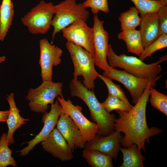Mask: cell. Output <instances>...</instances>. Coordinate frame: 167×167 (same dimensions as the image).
<instances>
[{"instance_id": "cell-13", "label": "cell", "mask_w": 167, "mask_h": 167, "mask_svg": "<svg viewBox=\"0 0 167 167\" xmlns=\"http://www.w3.org/2000/svg\"><path fill=\"white\" fill-rule=\"evenodd\" d=\"M62 31L67 42L82 47L93 57L92 28L89 27L86 22L77 20Z\"/></svg>"}, {"instance_id": "cell-33", "label": "cell", "mask_w": 167, "mask_h": 167, "mask_svg": "<svg viewBox=\"0 0 167 167\" xmlns=\"http://www.w3.org/2000/svg\"><path fill=\"white\" fill-rule=\"evenodd\" d=\"M6 59V57L5 56H0V64L2 62H4L5 61Z\"/></svg>"}, {"instance_id": "cell-22", "label": "cell", "mask_w": 167, "mask_h": 167, "mask_svg": "<svg viewBox=\"0 0 167 167\" xmlns=\"http://www.w3.org/2000/svg\"><path fill=\"white\" fill-rule=\"evenodd\" d=\"M82 156L91 167H113L112 158L95 150L84 148Z\"/></svg>"}, {"instance_id": "cell-11", "label": "cell", "mask_w": 167, "mask_h": 167, "mask_svg": "<svg viewBox=\"0 0 167 167\" xmlns=\"http://www.w3.org/2000/svg\"><path fill=\"white\" fill-rule=\"evenodd\" d=\"M39 47V63L42 81L52 80L53 66H57L60 63L62 51L58 46L49 42L45 38L40 40Z\"/></svg>"}, {"instance_id": "cell-29", "label": "cell", "mask_w": 167, "mask_h": 167, "mask_svg": "<svg viewBox=\"0 0 167 167\" xmlns=\"http://www.w3.org/2000/svg\"><path fill=\"white\" fill-rule=\"evenodd\" d=\"M101 104L109 113L114 110L128 111L131 109L123 100L109 94L106 99Z\"/></svg>"}, {"instance_id": "cell-7", "label": "cell", "mask_w": 167, "mask_h": 167, "mask_svg": "<svg viewBox=\"0 0 167 167\" xmlns=\"http://www.w3.org/2000/svg\"><path fill=\"white\" fill-rule=\"evenodd\" d=\"M62 83L47 80L43 81L36 88H30L25 99L29 101L30 110L36 113L46 112L49 105L53 104L58 96L62 95Z\"/></svg>"}, {"instance_id": "cell-26", "label": "cell", "mask_w": 167, "mask_h": 167, "mask_svg": "<svg viewBox=\"0 0 167 167\" xmlns=\"http://www.w3.org/2000/svg\"><path fill=\"white\" fill-rule=\"evenodd\" d=\"M149 102L153 107L167 116V95L157 91L151 86Z\"/></svg>"}, {"instance_id": "cell-30", "label": "cell", "mask_w": 167, "mask_h": 167, "mask_svg": "<svg viewBox=\"0 0 167 167\" xmlns=\"http://www.w3.org/2000/svg\"><path fill=\"white\" fill-rule=\"evenodd\" d=\"M82 3L85 8H90L94 15H97L100 11L109 12L108 0H86Z\"/></svg>"}, {"instance_id": "cell-8", "label": "cell", "mask_w": 167, "mask_h": 167, "mask_svg": "<svg viewBox=\"0 0 167 167\" xmlns=\"http://www.w3.org/2000/svg\"><path fill=\"white\" fill-rule=\"evenodd\" d=\"M92 29L93 57L95 65L105 72L112 70L108 62L109 34L103 26L104 21L101 20L97 15H94Z\"/></svg>"}, {"instance_id": "cell-21", "label": "cell", "mask_w": 167, "mask_h": 167, "mask_svg": "<svg viewBox=\"0 0 167 167\" xmlns=\"http://www.w3.org/2000/svg\"><path fill=\"white\" fill-rule=\"evenodd\" d=\"M120 151L122 153L123 162L120 167H143V162L145 160L141 154V150L137 145L133 143L129 147H120Z\"/></svg>"}, {"instance_id": "cell-20", "label": "cell", "mask_w": 167, "mask_h": 167, "mask_svg": "<svg viewBox=\"0 0 167 167\" xmlns=\"http://www.w3.org/2000/svg\"><path fill=\"white\" fill-rule=\"evenodd\" d=\"M14 15L12 0H2L0 6V41H4L11 26Z\"/></svg>"}, {"instance_id": "cell-16", "label": "cell", "mask_w": 167, "mask_h": 167, "mask_svg": "<svg viewBox=\"0 0 167 167\" xmlns=\"http://www.w3.org/2000/svg\"><path fill=\"white\" fill-rule=\"evenodd\" d=\"M56 126V128L67 141L73 152L76 148H85L86 143L79 129L69 116L62 113Z\"/></svg>"}, {"instance_id": "cell-4", "label": "cell", "mask_w": 167, "mask_h": 167, "mask_svg": "<svg viewBox=\"0 0 167 167\" xmlns=\"http://www.w3.org/2000/svg\"><path fill=\"white\" fill-rule=\"evenodd\" d=\"M66 45L74 65L73 78L82 76L84 86L93 90L95 87L94 81L98 74L95 68L93 57L84 49L73 43L67 41Z\"/></svg>"}, {"instance_id": "cell-6", "label": "cell", "mask_w": 167, "mask_h": 167, "mask_svg": "<svg viewBox=\"0 0 167 167\" xmlns=\"http://www.w3.org/2000/svg\"><path fill=\"white\" fill-rule=\"evenodd\" d=\"M56 8L52 2L41 0L21 19L23 24L33 34L46 33L51 28Z\"/></svg>"}, {"instance_id": "cell-19", "label": "cell", "mask_w": 167, "mask_h": 167, "mask_svg": "<svg viewBox=\"0 0 167 167\" xmlns=\"http://www.w3.org/2000/svg\"><path fill=\"white\" fill-rule=\"evenodd\" d=\"M118 37L125 42L128 52L139 56L143 51L144 48L139 30L122 31L118 34Z\"/></svg>"}, {"instance_id": "cell-23", "label": "cell", "mask_w": 167, "mask_h": 167, "mask_svg": "<svg viewBox=\"0 0 167 167\" xmlns=\"http://www.w3.org/2000/svg\"><path fill=\"white\" fill-rule=\"evenodd\" d=\"M139 11L135 7L121 13L118 18L122 31L136 29L139 26L141 19L139 15Z\"/></svg>"}, {"instance_id": "cell-9", "label": "cell", "mask_w": 167, "mask_h": 167, "mask_svg": "<svg viewBox=\"0 0 167 167\" xmlns=\"http://www.w3.org/2000/svg\"><path fill=\"white\" fill-rule=\"evenodd\" d=\"M57 98L62 107V113L69 116L79 129L85 142H89L93 139L99 131V127L96 123L91 122L82 113V108L74 105L68 99H65L63 96Z\"/></svg>"}, {"instance_id": "cell-15", "label": "cell", "mask_w": 167, "mask_h": 167, "mask_svg": "<svg viewBox=\"0 0 167 167\" xmlns=\"http://www.w3.org/2000/svg\"><path fill=\"white\" fill-rule=\"evenodd\" d=\"M41 145L45 151L62 161H69L73 158L71 148L57 128L53 129Z\"/></svg>"}, {"instance_id": "cell-1", "label": "cell", "mask_w": 167, "mask_h": 167, "mask_svg": "<svg viewBox=\"0 0 167 167\" xmlns=\"http://www.w3.org/2000/svg\"><path fill=\"white\" fill-rule=\"evenodd\" d=\"M156 83H150L135 105L128 111L116 110L118 118H115L114 130L123 133L120 144L126 148L133 143L145 152V143H149V138L161 133V129L155 126L148 127L146 121V107L150 96L149 89Z\"/></svg>"}, {"instance_id": "cell-25", "label": "cell", "mask_w": 167, "mask_h": 167, "mask_svg": "<svg viewBox=\"0 0 167 167\" xmlns=\"http://www.w3.org/2000/svg\"><path fill=\"white\" fill-rule=\"evenodd\" d=\"M139 11L140 16L153 12H157L159 9L167 4L160 0H130Z\"/></svg>"}, {"instance_id": "cell-28", "label": "cell", "mask_w": 167, "mask_h": 167, "mask_svg": "<svg viewBox=\"0 0 167 167\" xmlns=\"http://www.w3.org/2000/svg\"><path fill=\"white\" fill-rule=\"evenodd\" d=\"M97 77L102 80L105 84L109 94L116 96L123 100L131 109L133 107V106L129 102L120 85L115 84L113 82L112 79L99 73Z\"/></svg>"}, {"instance_id": "cell-31", "label": "cell", "mask_w": 167, "mask_h": 167, "mask_svg": "<svg viewBox=\"0 0 167 167\" xmlns=\"http://www.w3.org/2000/svg\"><path fill=\"white\" fill-rule=\"evenodd\" d=\"M157 14L160 35H167V5L161 7Z\"/></svg>"}, {"instance_id": "cell-17", "label": "cell", "mask_w": 167, "mask_h": 167, "mask_svg": "<svg viewBox=\"0 0 167 167\" xmlns=\"http://www.w3.org/2000/svg\"><path fill=\"white\" fill-rule=\"evenodd\" d=\"M139 27L142 43L147 47L160 35L157 12L148 13L140 16Z\"/></svg>"}, {"instance_id": "cell-27", "label": "cell", "mask_w": 167, "mask_h": 167, "mask_svg": "<svg viewBox=\"0 0 167 167\" xmlns=\"http://www.w3.org/2000/svg\"><path fill=\"white\" fill-rule=\"evenodd\" d=\"M167 47V35L162 34L144 48L139 58L142 61L148 57H151L156 51Z\"/></svg>"}, {"instance_id": "cell-18", "label": "cell", "mask_w": 167, "mask_h": 167, "mask_svg": "<svg viewBox=\"0 0 167 167\" xmlns=\"http://www.w3.org/2000/svg\"><path fill=\"white\" fill-rule=\"evenodd\" d=\"M6 98L10 106L9 115L6 121L8 127L7 138L9 146L15 142L13 137L14 132L29 120L27 118H24L20 115L19 112L20 111L16 106L13 93L11 92L7 95Z\"/></svg>"}, {"instance_id": "cell-14", "label": "cell", "mask_w": 167, "mask_h": 167, "mask_svg": "<svg viewBox=\"0 0 167 167\" xmlns=\"http://www.w3.org/2000/svg\"><path fill=\"white\" fill-rule=\"evenodd\" d=\"M122 137L121 132L115 130L105 136L97 134L92 139L86 143L85 148L98 151L115 161L120 151Z\"/></svg>"}, {"instance_id": "cell-5", "label": "cell", "mask_w": 167, "mask_h": 167, "mask_svg": "<svg viewBox=\"0 0 167 167\" xmlns=\"http://www.w3.org/2000/svg\"><path fill=\"white\" fill-rule=\"evenodd\" d=\"M55 6L56 12L51 25L54 28L52 42L58 32L77 20L86 22L89 15L82 3H77L76 0H65Z\"/></svg>"}, {"instance_id": "cell-3", "label": "cell", "mask_w": 167, "mask_h": 167, "mask_svg": "<svg viewBox=\"0 0 167 167\" xmlns=\"http://www.w3.org/2000/svg\"><path fill=\"white\" fill-rule=\"evenodd\" d=\"M107 59L109 65L113 68L123 69L137 77L155 79L162 76V75H159L162 70L160 64L166 61L167 56L166 55L163 56L157 62L148 64L136 57L124 54L117 55L109 44Z\"/></svg>"}, {"instance_id": "cell-12", "label": "cell", "mask_w": 167, "mask_h": 167, "mask_svg": "<svg viewBox=\"0 0 167 167\" xmlns=\"http://www.w3.org/2000/svg\"><path fill=\"white\" fill-rule=\"evenodd\" d=\"M62 107L57 100L51 105L49 112H46L42 116V121L44 126L40 133L34 138L25 143L28 146L21 150L17 151L21 156H25L33 149L38 143L44 141L56 125L59 116L62 113Z\"/></svg>"}, {"instance_id": "cell-2", "label": "cell", "mask_w": 167, "mask_h": 167, "mask_svg": "<svg viewBox=\"0 0 167 167\" xmlns=\"http://www.w3.org/2000/svg\"><path fill=\"white\" fill-rule=\"evenodd\" d=\"M69 88L71 96L79 98L88 107L91 119L99 126L97 134L105 136L114 130V115L107 112L102 106L93 90L86 88L78 78L71 80Z\"/></svg>"}, {"instance_id": "cell-34", "label": "cell", "mask_w": 167, "mask_h": 167, "mask_svg": "<svg viewBox=\"0 0 167 167\" xmlns=\"http://www.w3.org/2000/svg\"><path fill=\"white\" fill-rule=\"evenodd\" d=\"M163 2H164L166 3L167 4V0H160Z\"/></svg>"}, {"instance_id": "cell-32", "label": "cell", "mask_w": 167, "mask_h": 167, "mask_svg": "<svg viewBox=\"0 0 167 167\" xmlns=\"http://www.w3.org/2000/svg\"><path fill=\"white\" fill-rule=\"evenodd\" d=\"M9 110L0 111V122H6L9 115Z\"/></svg>"}, {"instance_id": "cell-10", "label": "cell", "mask_w": 167, "mask_h": 167, "mask_svg": "<svg viewBox=\"0 0 167 167\" xmlns=\"http://www.w3.org/2000/svg\"><path fill=\"white\" fill-rule=\"evenodd\" d=\"M105 77L122 84L128 90L135 104L142 95L146 87L151 82L155 83L161 78L153 79L136 77L124 71L113 68L108 72H104Z\"/></svg>"}, {"instance_id": "cell-24", "label": "cell", "mask_w": 167, "mask_h": 167, "mask_svg": "<svg viewBox=\"0 0 167 167\" xmlns=\"http://www.w3.org/2000/svg\"><path fill=\"white\" fill-rule=\"evenodd\" d=\"M7 134L3 133L0 138V167L9 165L16 167L17 165L12 156V150L9 148Z\"/></svg>"}]
</instances>
